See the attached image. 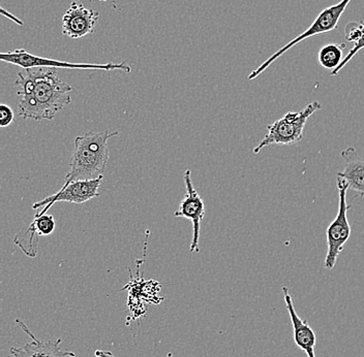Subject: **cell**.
<instances>
[{
	"mask_svg": "<svg viewBox=\"0 0 364 357\" xmlns=\"http://www.w3.org/2000/svg\"><path fill=\"white\" fill-rule=\"evenodd\" d=\"M16 86L20 97L19 115L23 119L36 121L53 120L56 114L72 102V86L59 78L57 68H26L17 74Z\"/></svg>",
	"mask_w": 364,
	"mask_h": 357,
	"instance_id": "obj_1",
	"label": "cell"
},
{
	"mask_svg": "<svg viewBox=\"0 0 364 357\" xmlns=\"http://www.w3.org/2000/svg\"><path fill=\"white\" fill-rule=\"evenodd\" d=\"M118 134L119 131L111 133L108 131H90L83 136H77L70 159V172L65 176L63 187L72 182L97 179L104 176L110 158L108 141Z\"/></svg>",
	"mask_w": 364,
	"mask_h": 357,
	"instance_id": "obj_2",
	"label": "cell"
},
{
	"mask_svg": "<svg viewBox=\"0 0 364 357\" xmlns=\"http://www.w3.org/2000/svg\"><path fill=\"white\" fill-rule=\"evenodd\" d=\"M322 109L320 102L313 101L299 112H289L281 119L268 125V133L254 149L259 154L262 149L272 145H292L301 142L307 120Z\"/></svg>",
	"mask_w": 364,
	"mask_h": 357,
	"instance_id": "obj_3",
	"label": "cell"
},
{
	"mask_svg": "<svg viewBox=\"0 0 364 357\" xmlns=\"http://www.w3.org/2000/svg\"><path fill=\"white\" fill-rule=\"evenodd\" d=\"M336 185L338 190V211L336 217L333 221L329 224L326 231L327 238V254L325 257V268L328 270H333L336 267L338 256L343 252L346 243L349 241L351 236V226H350L349 220H348V210L350 206H348L347 202V182L345 180L338 177Z\"/></svg>",
	"mask_w": 364,
	"mask_h": 357,
	"instance_id": "obj_4",
	"label": "cell"
},
{
	"mask_svg": "<svg viewBox=\"0 0 364 357\" xmlns=\"http://www.w3.org/2000/svg\"><path fill=\"white\" fill-rule=\"evenodd\" d=\"M351 1L352 0H341L338 4L328 6V8L321 11V13H318L317 19L313 22V24H311L304 33L296 36L290 43L284 45L279 51L275 52L273 55L270 56L265 62L262 63L260 67L257 68V70H252L249 76V79L252 81V79H256L257 77L260 76L262 72H265L277 59L283 56L287 51L292 49L293 47H295V45L299 44V43L304 42V40L311 38V36L320 35V34H324L334 31V29L338 27V21H340L341 16L345 13L346 9L348 8V6H349Z\"/></svg>",
	"mask_w": 364,
	"mask_h": 357,
	"instance_id": "obj_5",
	"label": "cell"
},
{
	"mask_svg": "<svg viewBox=\"0 0 364 357\" xmlns=\"http://www.w3.org/2000/svg\"><path fill=\"white\" fill-rule=\"evenodd\" d=\"M0 61L11 63L24 68L48 67L55 68H68V70H105V72H113V70H122V72H132V67L127 63H72L67 61L56 60V59L45 58L28 53L24 49H17L13 52H0Z\"/></svg>",
	"mask_w": 364,
	"mask_h": 357,
	"instance_id": "obj_6",
	"label": "cell"
},
{
	"mask_svg": "<svg viewBox=\"0 0 364 357\" xmlns=\"http://www.w3.org/2000/svg\"><path fill=\"white\" fill-rule=\"evenodd\" d=\"M104 176L97 179L85 180V181L72 182L65 187H61L55 194L49 195L43 201L34 202L33 204V210L43 209L42 212L36 213V217L47 213L52 206L58 202H67L70 204H84V202L90 201V199L99 197L100 186Z\"/></svg>",
	"mask_w": 364,
	"mask_h": 357,
	"instance_id": "obj_7",
	"label": "cell"
},
{
	"mask_svg": "<svg viewBox=\"0 0 364 357\" xmlns=\"http://www.w3.org/2000/svg\"><path fill=\"white\" fill-rule=\"evenodd\" d=\"M184 183H186V194L174 215L175 217H183L192 221L193 238L190 251L191 253H199L200 229H201L202 220L204 219L205 204L203 199L193 187L190 170H186L184 172Z\"/></svg>",
	"mask_w": 364,
	"mask_h": 357,
	"instance_id": "obj_8",
	"label": "cell"
},
{
	"mask_svg": "<svg viewBox=\"0 0 364 357\" xmlns=\"http://www.w3.org/2000/svg\"><path fill=\"white\" fill-rule=\"evenodd\" d=\"M161 283L150 280L144 281V279H132L129 284L122 290H129L127 297V307L131 311V320L142 317L146 313L147 304H159L164 301V297H159V291L161 290Z\"/></svg>",
	"mask_w": 364,
	"mask_h": 357,
	"instance_id": "obj_9",
	"label": "cell"
},
{
	"mask_svg": "<svg viewBox=\"0 0 364 357\" xmlns=\"http://www.w3.org/2000/svg\"><path fill=\"white\" fill-rule=\"evenodd\" d=\"M99 19V11L85 8L78 1L72 2L63 17V33L73 40L83 38L95 31Z\"/></svg>",
	"mask_w": 364,
	"mask_h": 357,
	"instance_id": "obj_10",
	"label": "cell"
},
{
	"mask_svg": "<svg viewBox=\"0 0 364 357\" xmlns=\"http://www.w3.org/2000/svg\"><path fill=\"white\" fill-rule=\"evenodd\" d=\"M23 331L31 338V342L22 347H11V357H76L74 352L61 350V339L55 341H42L29 331L28 327L20 319L15 320Z\"/></svg>",
	"mask_w": 364,
	"mask_h": 357,
	"instance_id": "obj_11",
	"label": "cell"
},
{
	"mask_svg": "<svg viewBox=\"0 0 364 357\" xmlns=\"http://www.w3.org/2000/svg\"><path fill=\"white\" fill-rule=\"evenodd\" d=\"M283 292L287 311H288L291 322H292L293 338H294L296 346L302 350L307 357H316L315 348L317 336H316L315 331L311 329V325L301 319L296 312L292 297L286 286L283 287Z\"/></svg>",
	"mask_w": 364,
	"mask_h": 357,
	"instance_id": "obj_12",
	"label": "cell"
},
{
	"mask_svg": "<svg viewBox=\"0 0 364 357\" xmlns=\"http://www.w3.org/2000/svg\"><path fill=\"white\" fill-rule=\"evenodd\" d=\"M345 161V167L338 172V177L345 180L348 188L364 197V155L360 156L353 147L347 148L341 152Z\"/></svg>",
	"mask_w": 364,
	"mask_h": 357,
	"instance_id": "obj_13",
	"label": "cell"
},
{
	"mask_svg": "<svg viewBox=\"0 0 364 357\" xmlns=\"http://www.w3.org/2000/svg\"><path fill=\"white\" fill-rule=\"evenodd\" d=\"M345 36L346 40L348 42L354 43V45H353L351 51L348 53V55L343 59L341 65L336 70H332L331 74H330L331 76L338 75L352 60L353 57L364 49V22H352L348 24L345 29Z\"/></svg>",
	"mask_w": 364,
	"mask_h": 357,
	"instance_id": "obj_14",
	"label": "cell"
},
{
	"mask_svg": "<svg viewBox=\"0 0 364 357\" xmlns=\"http://www.w3.org/2000/svg\"><path fill=\"white\" fill-rule=\"evenodd\" d=\"M345 48V44H330L321 48L318 54L321 67L330 70H336L343 61V51Z\"/></svg>",
	"mask_w": 364,
	"mask_h": 357,
	"instance_id": "obj_15",
	"label": "cell"
},
{
	"mask_svg": "<svg viewBox=\"0 0 364 357\" xmlns=\"http://www.w3.org/2000/svg\"><path fill=\"white\" fill-rule=\"evenodd\" d=\"M14 242L23 250L29 257H36L38 254V235L33 225L18 233L14 238Z\"/></svg>",
	"mask_w": 364,
	"mask_h": 357,
	"instance_id": "obj_16",
	"label": "cell"
},
{
	"mask_svg": "<svg viewBox=\"0 0 364 357\" xmlns=\"http://www.w3.org/2000/svg\"><path fill=\"white\" fill-rule=\"evenodd\" d=\"M31 224L36 229L38 236H50L55 231L56 224L53 215L43 214V215L38 216V217L34 216L33 221Z\"/></svg>",
	"mask_w": 364,
	"mask_h": 357,
	"instance_id": "obj_17",
	"label": "cell"
},
{
	"mask_svg": "<svg viewBox=\"0 0 364 357\" xmlns=\"http://www.w3.org/2000/svg\"><path fill=\"white\" fill-rule=\"evenodd\" d=\"M15 113L8 104H0V128H6L13 124Z\"/></svg>",
	"mask_w": 364,
	"mask_h": 357,
	"instance_id": "obj_18",
	"label": "cell"
},
{
	"mask_svg": "<svg viewBox=\"0 0 364 357\" xmlns=\"http://www.w3.org/2000/svg\"><path fill=\"white\" fill-rule=\"evenodd\" d=\"M0 15L8 18V19H10L11 22L19 25V26H23V25H24V23H23L22 20H20L19 18L16 17V16L13 15L11 11H6V9L2 8L1 6H0Z\"/></svg>",
	"mask_w": 364,
	"mask_h": 357,
	"instance_id": "obj_19",
	"label": "cell"
},
{
	"mask_svg": "<svg viewBox=\"0 0 364 357\" xmlns=\"http://www.w3.org/2000/svg\"><path fill=\"white\" fill-rule=\"evenodd\" d=\"M95 356L97 357H116L110 351H105V350H97L95 352Z\"/></svg>",
	"mask_w": 364,
	"mask_h": 357,
	"instance_id": "obj_20",
	"label": "cell"
},
{
	"mask_svg": "<svg viewBox=\"0 0 364 357\" xmlns=\"http://www.w3.org/2000/svg\"><path fill=\"white\" fill-rule=\"evenodd\" d=\"M166 357H173V354L169 352V353L167 354V356Z\"/></svg>",
	"mask_w": 364,
	"mask_h": 357,
	"instance_id": "obj_21",
	"label": "cell"
},
{
	"mask_svg": "<svg viewBox=\"0 0 364 357\" xmlns=\"http://www.w3.org/2000/svg\"><path fill=\"white\" fill-rule=\"evenodd\" d=\"M97 1H107V0H97Z\"/></svg>",
	"mask_w": 364,
	"mask_h": 357,
	"instance_id": "obj_22",
	"label": "cell"
}]
</instances>
